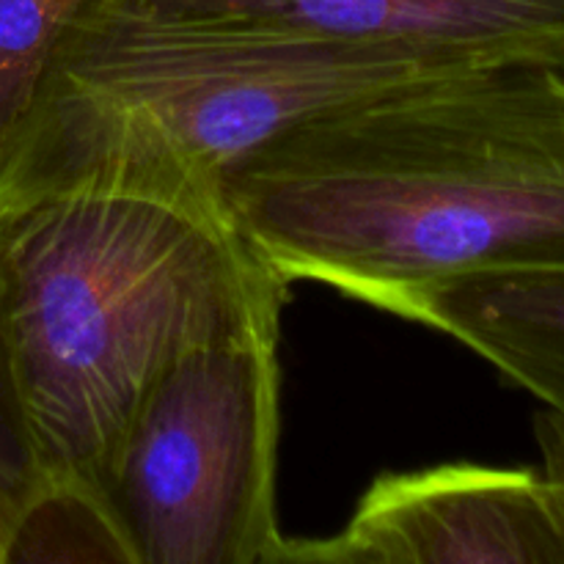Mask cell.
<instances>
[{
    "label": "cell",
    "mask_w": 564,
    "mask_h": 564,
    "mask_svg": "<svg viewBox=\"0 0 564 564\" xmlns=\"http://www.w3.org/2000/svg\"><path fill=\"white\" fill-rule=\"evenodd\" d=\"M391 314L457 339L564 419V270L463 275L411 292Z\"/></svg>",
    "instance_id": "cell-7"
},
{
    "label": "cell",
    "mask_w": 564,
    "mask_h": 564,
    "mask_svg": "<svg viewBox=\"0 0 564 564\" xmlns=\"http://www.w3.org/2000/svg\"><path fill=\"white\" fill-rule=\"evenodd\" d=\"M279 336L171 364L88 494L138 564H262L279 538Z\"/></svg>",
    "instance_id": "cell-4"
},
{
    "label": "cell",
    "mask_w": 564,
    "mask_h": 564,
    "mask_svg": "<svg viewBox=\"0 0 564 564\" xmlns=\"http://www.w3.org/2000/svg\"><path fill=\"white\" fill-rule=\"evenodd\" d=\"M86 0H0V158L31 110L61 33Z\"/></svg>",
    "instance_id": "cell-9"
},
{
    "label": "cell",
    "mask_w": 564,
    "mask_h": 564,
    "mask_svg": "<svg viewBox=\"0 0 564 564\" xmlns=\"http://www.w3.org/2000/svg\"><path fill=\"white\" fill-rule=\"evenodd\" d=\"M534 441H538L540 457H543L540 477H543L564 523V419L543 408L534 416Z\"/></svg>",
    "instance_id": "cell-12"
},
{
    "label": "cell",
    "mask_w": 564,
    "mask_h": 564,
    "mask_svg": "<svg viewBox=\"0 0 564 564\" xmlns=\"http://www.w3.org/2000/svg\"><path fill=\"white\" fill-rule=\"evenodd\" d=\"M47 485L50 479L39 463L9 361L0 345V562L11 529Z\"/></svg>",
    "instance_id": "cell-10"
},
{
    "label": "cell",
    "mask_w": 564,
    "mask_h": 564,
    "mask_svg": "<svg viewBox=\"0 0 564 564\" xmlns=\"http://www.w3.org/2000/svg\"><path fill=\"white\" fill-rule=\"evenodd\" d=\"M347 527L386 564H564V523L532 468L383 474Z\"/></svg>",
    "instance_id": "cell-6"
},
{
    "label": "cell",
    "mask_w": 564,
    "mask_h": 564,
    "mask_svg": "<svg viewBox=\"0 0 564 564\" xmlns=\"http://www.w3.org/2000/svg\"><path fill=\"white\" fill-rule=\"evenodd\" d=\"M457 72L471 69L86 0L0 158V209L61 193H127L226 218V176L290 127Z\"/></svg>",
    "instance_id": "cell-3"
},
{
    "label": "cell",
    "mask_w": 564,
    "mask_h": 564,
    "mask_svg": "<svg viewBox=\"0 0 564 564\" xmlns=\"http://www.w3.org/2000/svg\"><path fill=\"white\" fill-rule=\"evenodd\" d=\"M286 281L391 308L477 273L564 270V72L490 66L323 110L224 180Z\"/></svg>",
    "instance_id": "cell-1"
},
{
    "label": "cell",
    "mask_w": 564,
    "mask_h": 564,
    "mask_svg": "<svg viewBox=\"0 0 564 564\" xmlns=\"http://www.w3.org/2000/svg\"><path fill=\"white\" fill-rule=\"evenodd\" d=\"M286 297L204 209L127 193L0 209V345L50 485L88 494L171 364L281 336Z\"/></svg>",
    "instance_id": "cell-2"
},
{
    "label": "cell",
    "mask_w": 564,
    "mask_h": 564,
    "mask_svg": "<svg viewBox=\"0 0 564 564\" xmlns=\"http://www.w3.org/2000/svg\"><path fill=\"white\" fill-rule=\"evenodd\" d=\"M187 20L389 47L468 69L564 72V0H121Z\"/></svg>",
    "instance_id": "cell-5"
},
{
    "label": "cell",
    "mask_w": 564,
    "mask_h": 564,
    "mask_svg": "<svg viewBox=\"0 0 564 564\" xmlns=\"http://www.w3.org/2000/svg\"><path fill=\"white\" fill-rule=\"evenodd\" d=\"M262 564H386L369 540L350 527L334 538H275Z\"/></svg>",
    "instance_id": "cell-11"
},
{
    "label": "cell",
    "mask_w": 564,
    "mask_h": 564,
    "mask_svg": "<svg viewBox=\"0 0 564 564\" xmlns=\"http://www.w3.org/2000/svg\"><path fill=\"white\" fill-rule=\"evenodd\" d=\"M0 564H138L91 494L47 485L11 529Z\"/></svg>",
    "instance_id": "cell-8"
}]
</instances>
